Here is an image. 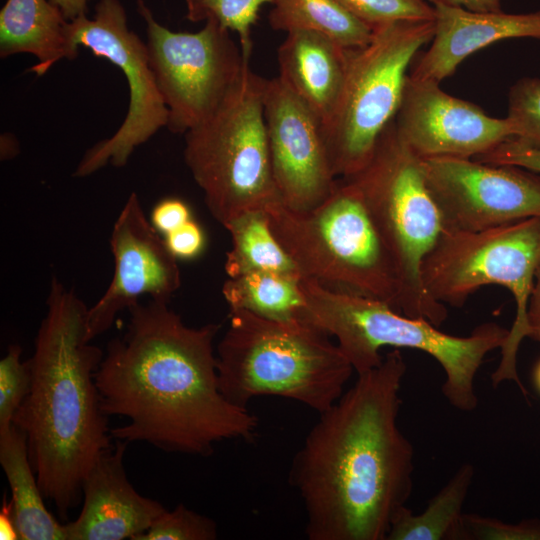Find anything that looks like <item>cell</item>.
<instances>
[{
	"mask_svg": "<svg viewBox=\"0 0 540 540\" xmlns=\"http://www.w3.org/2000/svg\"><path fill=\"white\" fill-rule=\"evenodd\" d=\"M168 304L130 307L126 332L108 343L94 374L102 412L126 419L110 429L112 438L199 456L222 441L253 440L257 417L219 387L220 325L190 327Z\"/></svg>",
	"mask_w": 540,
	"mask_h": 540,
	"instance_id": "obj_1",
	"label": "cell"
},
{
	"mask_svg": "<svg viewBox=\"0 0 540 540\" xmlns=\"http://www.w3.org/2000/svg\"><path fill=\"white\" fill-rule=\"evenodd\" d=\"M399 349L319 413L289 470L309 540H386L413 489L414 450L398 426Z\"/></svg>",
	"mask_w": 540,
	"mask_h": 540,
	"instance_id": "obj_2",
	"label": "cell"
},
{
	"mask_svg": "<svg viewBox=\"0 0 540 540\" xmlns=\"http://www.w3.org/2000/svg\"><path fill=\"white\" fill-rule=\"evenodd\" d=\"M28 360L31 386L12 424L27 438L44 498L67 519L98 457L112 447L94 374L103 352L88 339L89 308L56 277Z\"/></svg>",
	"mask_w": 540,
	"mask_h": 540,
	"instance_id": "obj_3",
	"label": "cell"
},
{
	"mask_svg": "<svg viewBox=\"0 0 540 540\" xmlns=\"http://www.w3.org/2000/svg\"><path fill=\"white\" fill-rule=\"evenodd\" d=\"M300 287L306 302L303 321L334 337L357 375L380 365L383 347L425 352L445 373L444 397L465 412L477 407L474 381L486 355L501 348L509 334L508 329L488 322L468 336H454L378 299L333 289L307 277L301 278Z\"/></svg>",
	"mask_w": 540,
	"mask_h": 540,
	"instance_id": "obj_4",
	"label": "cell"
},
{
	"mask_svg": "<svg viewBox=\"0 0 540 540\" xmlns=\"http://www.w3.org/2000/svg\"><path fill=\"white\" fill-rule=\"evenodd\" d=\"M216 346L219 387L247 408L258 396H279L321 413L344 393L354 369L330 336L302 321L280 322L230 310Z\"/></svg>",
	"mask_w": 540,
	"mask_h": 540,
	"instance_id": "obj_5",
	"label": "cell"
},
{
	"mask_svg": "<svg viewBox=\"0 0 540 540\" xmlns=\"http://www.w3.org/2000/svg\"><path fill=\"white\" fill-rule=\"evenodd\" d=\"M265 211L275 238L303 277L398 311L393 258L352 179L338 180L332 194L310 210L294 211L279 202Z\"/></svg>",
	"mask_w": 540,
	"mask_h": 540,
	"instance_id": "obj_6",
	"label": "cell"
},
{
	"mask_svg": "<svg viewBox=\"0 0 540 540\" xmlns=\"http://www.w3.org/2000/svg\"><path fill=\"white\" fill-rule=\"evenodd\" d=\"M266 81L246 60L216 112L185 133V163L211 215L223 226L245 211L282 202L264 116Z\"/></svg>",
	"mask_w": 540,
	"mask_h": 540,
	"instance_id": "obj_7",
	"label": "cell"
},
{
	"mask_svg": "<svg viewBox=\"0 0 540 540\" xmlns=\"http://www.w3.org/2000/svg\"><path fill=\"white\" fill-rule=\"evenodd\" d=\"M352 179L393 258L399 283L398 312L440 326L446 306L426 290L422 264L445 226L427 185L422 159L397 135L385 130L368 165Z\"/></svg>",
	"mask_w": 540,
	"mask_h": 540,
	"instance_id": "obj_8",
	"label": "cell"
},
{
	"mask_svg": "<svg viewBox=\"0 0 540 540\" xmlns=\"http://www.w3.org/2000/svg\"><path fill=\"white\" fill-rule=\"evenodd\" d=\"M539 261L540 217H533L482 231L445 230L421 269L426 290L444 305L460 307L486 285L510 291L516 315L491 380L494 387L514 381L524 394L517 373V352L528 337L527 306Z\"/></svg>",
	"mask_w": 540,
	"mask_h": 540,
	"instance_id": "obj_9",
	"label": "cell"
},
{
	"mask_svg": "<svg viewBox=\"0 0 540 540\" xmlns=\"http://www.w3.org/2000/svg\"><path fill=\"white\" fill-rule=\"evenodd\" d=\"M434 31V20L396 21L375 27L366 46L350 50L341 96L322 126L336 177L354 176L368 165L399 110L407 70Z\"/></svg>",
	"mask_w": 540,
	"mask_h": 540,
	"instance_id": "obj_10",
	"label": "cell"
},
{
	"mask_svg": "<svg viewBox=\"0 0 540 540\" xmlns=\"http://www.w3.org/2000/svg\"><path fill=\"white\" fill-rule=\"evenodd\" d=\"M137 5L146 24L149 62L169 112L166 127L185 134L221 106L248 58L215 21H206L198 32H175L158 23L142 0Z\"/></svg>",
	"mask_w": 540,
	"mask_h": 540,
	"instance_id": "obj_11",
	"label": "cell"
},
{
	"mask_svg": "<svg viewBox=\"0 0 540 540\" xmlns=\"http://www.w3.org/2000/svg\"><path fill=\"white\" fill-rule=\"evenodd\" d=\"M68 37L74 50L86 47L117 66L129 88L123 123L112 136L88 149L75 170L76 177H86L108 163L125 166L139 145L167 126L169 112L157 87L146 43L128 28L119 0H100L92 19L82 15L69 21Z\"/></svg>",
	"mask_w": 540,
	"mask_h": 540,
	"instance_id": "obj_12",
	"label": "cell"
},
{
	"mask_svg": "<svg viewBox=\"0 0 540 540\" xmlns=\"http://www.w3.org/2000/svg\"><path fill=\"white\" fill-rule=\"evenodd\" d=\"M447 231H482L540 217V175L472 158L422 159Z\"/></svg>",
	"mask_w": 540,
	"mask_h": 540,
	"instance_id": "obj_13",
	"label": "cell"
},
{
	"mask_svg": "<svg viewBox=\"0 0 540 540\" xmlns=\"http://www.w3.org/2000/svg\"><path fill=\"white\" fill-rule=\"evenodd\" d=\"M264 116L274 182L282 203L310 210L334 191L322 123L279 77L267 79Z\"/></svg>",
	"mask_w": 540,
	"mask_h": 540,
	"instance_id": "obj_14",
	"label": "cell"
},
{
	"mask_svg": "<svg viewBox=\"0 0 540 540\" xmlns=\"http://www.w3.org/2000/svg\"><path fill=\"white\" fill-rule=\"evenodd\" d=\"M393 125L421 159H473L515 137L508 117H491L473 103L449 95L438 82L410 75Z\"/></svg>",
	"mask_w": 540,
	"mask_h": 540,
	"instance_id": "obj_15",
	"label": "cell"
},
{
	"mask_svg": "<svg viewBox=\"0 0 540 540\" xmlns=\"http://www.w3.org/2000/svg\"><path fill=\"white\" fill-rule=\"evenodd\" d=\"M114 258L111 283L89 308L88 339L92 341L112 326L116 316L139 302L142 295L168 302L181 286L177 258L147 220L136 193H131L110 238Z\"/></svg>",
	"mask_w": 540,
	"mask_h": 540,
	"instance_id": "obj_16",
	"label": "cell"
},
{
	"mask_svg": "<svg viewBox=\"0 0 540 540\" xmlns=\"http://www.w3.org/2000/svg\"><path fill=\"white\" fill-rule=\"evenodd\" d=\"M128 444L116 440L90 469L82 484V510L65 524L66 540H137L166 510L129 482L123 463Z\"/></svg>",
	"mask_w": 540,
	"mask_h": 540,
	"instance_id": "obj_17",
	"label": "cell"
},
{
	"mask_svg": "<svg viewBox=\"0 0 540 540\" xmlns=\"http://www.w3.org/2000/svg\"><path fill=\"white\" fill-rule=\"evenodd\" d=\"M435 31L431 45L409 74L440 83L469 55L495 42L513 38L540 40V10L509 14L476 12L433 5Z\"/></svg>",
	"mask_w": 540,
	"mask_h": 540,
	"instance_id": "obj_18",
	"label": "cell"
},
{
	"mask_svg": "<svg viewBox=\"0 0 540 540\" xmlns=\"http://www.w3.org/2000/svg\"><path fill=\"white\" fill-rule=\"evenodd\" d=\"M350 50L321 34L288 32L277 52L279 77L319 118L330 119L341 96Z\"/></svg>",
	"mask_w": 540,
	"mask_h": 540,
	"instance_id": "obj_19",
	"label": "cell"
},
{
	"mask_svg": "<svg viewBox=\"0 0 540 540\" xmlns=\"http://www.w3.org/2000/svg\"><path fill=\"white\" fill-rule=\"evenodd\" d=\"M68 24L49 0H7L0 12V56L32 54L38 61L28 71L42 76L58 61L77 57Z\"/></svg>",
	"mask_w": 540,
	"mask_h": 540,
	"instance_id": "obj_20",
	"label": "cell"
},
{
	"mask_svg": "<svg viewBox=\"0 0 540 540\" xmlns=\"http://www.w3.org/2000/svg\"><path fill=\"white\" fill-rule=\"evenodd\" d=\"M0 464L9 483L11 512L20 540H66L65 524L46 509L26 435L12 424L0 434Z\"/></svg>",
	"mask_w": 540,
	"mask_h": 540,
	"instance_id": "obj_21",
	"label": "cell"
},
{
	"mask_svg": "<svg viewBox=\"0 0 540 540\" xmlns=\"http://www.w3.org/2000/svg\"><path fill=\"white\" fill-rule=\"evenodd\" d=\"M473 477L472 464H462L423 512L414 514L403 506L393 517L386 540H460L463 506Z\"/></svg>",
	"mask_w": 540,
	"mask_h": 540,
	"instance_id": "obj_22",
	"label": "cell"
},
{
	"mask_svg": "<svg viewBox=\"0 0 540 540\" xmlns=\"http://www.w3.org/2000/svg\"><path fill=\"white\" fill-rule=\"evenodd\" d=\"M269 23L274 30L310 31L330 38L348 50L366 46L373 29L338 0H273Z\"/></svg>",
	"mask_w": 540,
	"mask_h": 540,
	"instance_id": "obj_23",
	"label": "cell"
},
{
	"mask_svg": "<svg viewBox=\"0 0 540 540\" xmlns=\"http://www.w3.org/2000/svg\"><path fill=\"white\" fill-rule=\"evenodd\" d=\"M300 280L277 272L255 271L228 277L222 293L229 310H245L280 322H304L306 302Z\"/></svg>",
	"mask_w": 540,
	"mask_h": 540,
	"instance_id": "obj_24",
	"label": "cell"
},
{
	"mask_svg": "<svg viewBox=\"0 0 540 540\" xmlns=\"http://www.w3.org/2000/svg\"><path fill=\"white\" fill-rule=\"evenodd\" d=\"M224 227L230 233L232 242L225 261V272L229 278L255 271L303 277L275 238L265 210L245 211Z\"/></svg>",
	"mask_w": 540,
	"mask_h": 540,
	"instance_id": "obj_25",
	"label": "cell"
},
{
	"mask_svg": "<svg viewBox=\"0 0 540 540\" xmlns=\"http://www.w3.org/2000/svg\"><path fill=\"white\" fill-rule=\"evenodd\" d=\"M187 18L192 22L215 21L238 34L242 54L250 58L253 42L251 28L259 10L273 0H185Z\"/></svg>",
	"mask_w": 540,
	"mask_h": 540,
	"instance_id": "obj_26",
	"label": "cell"
},
{
	"mask_svg": "<svg viewBox=\"0 0 540 540\" xmlns=\"http://www.w3.org/2000/svg\"><path fill=\"white\" fill-rule=\"evenodd\" d=\"M216 523L209 517L178 504L163 511L137 540H214Z\"/></svg>",
	"mask_w": 540,
	"mask_h": 540,
	"instance_id": "obj_27",
	"label": "cell"
},
{
	"mask_svg": "<svg viewBox=\"0 0 540 540\" xmlns=\"http://www.w3.org/2000/svg\"><path fill=\"white\" fill-rule=\"evenodd\" d=\"M22 348L10 345L0 361V434L6 432L31 386L29 362L22 361Z\"/></svg>",
	"mask_w": 540,
	"mask_h": 540,
	"instance_id": "obj_28",
	"label": "cell"
},
{
	"mask_svg": "<svg viewBox=\"0 0 540 540\" xmlns=\"http://www.w3.org/2000/svg\"><path fill=\"white\" fill-rule=\"evenodd\" d=\"M359 20L375 27L396 21L434 20V6L426 0H338Z\"/></svg>",
	"mask_w": 540,
	"mask_h": 540,
	"instance_id": "obj_29",
	"label": "cell"
},
{
	"mask_svg": "<svg viewBox=\"0 0 540 540\" xmlns=\"http://www.w3.org/2000/svg\"><path fill=\"white\" fill-rule=\"evenodd\" d=\"M507 117L515 130L513 138L540 148V78H523L512 86Z\"/></svg>",
	"mask_w": 540,
	"mask_h": 540,
	"instance_id": "obj_30",
	"label": "cell"
},
{
	"mask_svg": "<svg viewBox=\"0 0 540 540\" xmlns=\"http://www.w3.org/2000/svg\"><path fill=\"white\" fill-rule=\"evenodd\" d=\"M460 540H540V520L509 524L477 514H463Z\"/></svg>",
	"mask_w": 540,
	"mask_h": 540,
	"instance_id": "obj_31",
	"label": "cell"
},
{
	"mask_svg": "<svg viewBox=\"0 0 540 540\" xmlns=\"http://www.w3.org/2000/svg\"><path fill=\"white\" fill-rule=\"evenodd\" d=\"M473 159L489 164L520 167L540 174V148L524 144L516 138H510Z\"/></svg>",
	"mask_w": 540,
	"mask_h": 540,
	"instance_id": "obj_32",
	"label": "cell"
},
{
	"mask_svg": "<svg viewBox=\"0 0 540 540\" xmlns=\"http://www.w3.org/2000/svg\"><path fill=\"white\" fill-rule=\"evenodd\" d=\"M169 251L177 259H193L204 249L205 236L199 224L192 219L165 235Z\"/></svg>",
	"mask_w": 540,
	"mask_h": 540,
	"instance_id": "obj_33",
	"label": "cell"
},
{
	"mask_svg": "<svg viewBox=\"0 0 540 540\" xmlns=\"http://www.w3.org/2000/svg\"><path fill=\"white\" fill-rule=\"evenodd\" d=\"M191 220L188 205L177 198L160 201L152 210L151 224L164 236Z\"/></svg>",
	"mask_w": 540,
	"mask_h": 540,
	"instance_id": "obj_34",
	"label": "cell"
},
{
	"mask_svg": "<svg viewBox=\"0 0 540 540\" xmlns=\"http://www.w3.org/2000/svg\"><path fill=\"white\" fill-rule=\"evenodd\" d=\"M528 337L540 343V261L527 306Z\"/></svg>",
	"mask_w": 540,
	"mask_h": 540,
	"instance_id": "obj_35",
	"label": "cell"
},
{
	"mask_svg": "<svg viewBox=\"0 0 540 540\" xmlns=\"http://www.w3.org/2000/svg\"><path fill=\"white\" fill-rule=\"evenodd\" d=\"M432 5L442 4L459 7L469 11L491 12L501 11V0H427Z\"/></svg>",
	"mask_w": 540,
	"mask_h": 540,
	"instance_id": "obj_36",
	"label": "cell"
},
{
	"mask_svg": "<svg viewBox=\"0 0 540 540\" xmlns=\"http://www.w3.org/2000/svg\"><path fill=\"white\" fill-rule=\"evenodd\" d=\"M56 5L68 21L86 15L88 0H49Z\"/></svg>",
	"mask_w": 540,
	"mask_h": 540,
	"instance_id": "obj_37",
	"label": "cell"
},
{
	"mask_svg": "<svg viewBox=\"0 0 540 540\" xmlns=\"http://www.w3.org/2000/svg\"><path fill=\"white\" fill-rule=\"evenodd\" d=\"M0 538L3 539H19L17 530L11 512V502H6V497L3 498L1 513H0Z\"/></svg>",
	"mask_w": 540,
	"mask_h": 540,
	"instance_id": "obj_38",
	"label": "cell"
},
{
	"mask_svg": "<svg viewBox=\"0 0 540 540\" xmlns=\"http://www.w3.org/2000/svg\"><path fill=\"white\" fill-rule=\"evenodd\" d=\"M532 380H533L535 389L540 394V360L536 363L533 369Z\"/></svg>",
	"mask_w": 540,
	"mask_h": 540,
	"instance_id": "obj_39",
	"label": "cell"
}]
</instances>
